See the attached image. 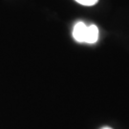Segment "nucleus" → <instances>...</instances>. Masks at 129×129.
I'll use <instances>...</instances> for the list:
<instances>
[{
  "label": "nucleus",
  "mask_w": 129,
  "mask_h": 129,
  "mask_svg": "<svg viewBox=\"0 0 129 129\" xmlns=\"http://www.w3.org/2000/svg\"><path fill=\"white\" fill-rule=\"evenodd\" d=\"M75 1L83 6H93L97 3L99 0H75Z\"/></svg>",
  "instance_id": "obj_3"
},
{
  "label": "nucleus",
  "mask_w": 129,
  "mask_h": 129,
  "mask_svg": "<svg viewBox=\"0 0 129 129\" xmlns=\"http://www.w3.org/2000/svg\"><path fill=\"white\" fill-rule=\"evenodd\" d=\"M101 129H112L111 127H108V126H103V127H102Z\"/></svg>",
  "instance_id": "obj_4"
},
{
  "label": "nucleus",
  "mask_w": 129,
  "mask_h": 129,
  "mask_svg": "<svg viewBox=\"0 0 129 129\" xmlns=\"http://www.w3.org/2000/svg\"><path fill=\"white\" fill-rule=\"evenodd\" d=\"M99 34H100V31H99V28L96 25L91 24V25L87 26V31H86V35H85L84 43L95 44L99 39Z\"/></svg>",
  "instance_id": "obj_2"
},
{
  "label": "nucleus",
  "mask_w": 129,
  "mask_h": 129,
  "mask_svg": "<svg viewBox=\"0 0 129 129\" xmlns=\"http://www.w3.org/2000/svg\"><path fill=\"white\" fill-rule=\"evenodd\" d=\"M86 31H87V25L84 22L79 21L76 23L73 29V37L75 40L78 43H84Z\"/></svg>",
  "instance_id": "obj_1"
}]
</instances>
